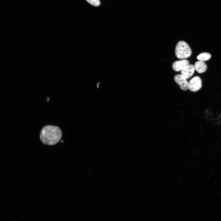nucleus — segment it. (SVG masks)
I'll use <instances>...</instances> for the list:
<instances>
[{
    "label": "nucleus",
    "mask_w": 221,
    "mask_h": 221,
    "mask_svg": "<svg viewBox=\"0 0 221 221\" xmlns=\"http://www.w3.org/2000/svg\"><path fill=\"white\" fill-rule=\"evenodd\" d=\"M188 89L191 91L196 92L202 87V83L201 78L198 76L192 78L188 82Z\"/></svg>",
    "instance_id": "7ed1b4c3"
},
{
    "label": "nucleus",
    "mask_w": 221,
    "mask_h": 221,
    "mask_svg": "<svg viewBox=\"0 0 221 221\" xmlns=\"http://www.w3.org/2000/svg\"><path fill=\"white\" fill-rule=\"evenodd\" d=\"M62 131L57 126L47 125L41 130L40 137L41 141L44 144L53 145L58 142L61 139Z\"/></svg>",
    "instance_id": "f257e3e1"
},
{
    "label": "nucleus",
    "mask_w": 221,
    "mask_h": 221,
    "mask_svg": "<svg viewBox=\"0 0 221 221\" xmlns=\"http://www.w3.org/2000/svg\"><path fill=\"white\" fill-rule=\"evenodd\" d=\"M174 79L181 90L186 91L188 89V82L187 79L181 74L176 75Z\"/></svg>",
    "instance_id": "20e7f679"
},
{
    "label": "nucleus",
    "mask_w": 221,
    "mask_h": 221,
    "mask_svg": "<svg viewBox=\"0 0 221 221\" xmlns=\"http://www.w3.org/2000/svg\"><path fill=\"white\" fill-rule=\"evenodd\" d=\"M189 64L188 61L184 59L175 61L173 63L172 66L174 70L176 72H179Z\"/></svg>",
    "instance_id": "423d86ee"
},
{
    "label": "nucleus",
    "mask_w": 221,
    "mask_h": 221,
    "mask_svg": "<svg viewBox=\"0 0 221 221\" xmlns=\"http://www.w3.org/2000/svg\"><path fill=\"white\" fill-rule=\"evenodd\" d=\"M211 57V55L210 53L207 52H203L198 56L197 58L199 61L204 62L209 60Z\"/></svg>",
    "instance_id": "6e6552de"
},
{
    "label": "nucleus",
    "mask_w": 221,
    "mask_h": 221,
    "mask_svg": "<svg viewBox=\"0 0 221 221\" xmlns=\"http://www.w3.org/2000/svg\"><path fill=\"white\" fill-rule=\"evenodd\" d=\"M88 2L95 6H98L100 4L99 0H86Z\"/></svg>",
    "instance_id": "1a4fd4ad"
},
{
    "label": "nucleus",
    "mask_w": 221,
    "mask_h": 221,
    "mask_svg": "<svg viewBox=\"0 0 221 221\" xmlns=\"http://www.w3.org/2000/svg\"><path fill=\"white\" fill-rule=\"evenodd\" d=\"M195 70L193 65L189 64L181 71V74L186 79H188L192 76Z\"/></svg>",
    "instance_id": "39448f33"
},
{
    "label": "nucleus",
    "mask_w": 221,
    "mask_h": 221,
    "mask_svg": "<svg viewBox=\"0 0 221 221\" xmlns=\"http://www.w3.org/2000/svg\"><path fill=\"white\" fill-rule=\"evenodd\" d=\"M195 69L199 73L204 72L207 70V65L203 61H198L196 62L194 66Z\"/></svg>",
    "instance_id": "0eeeda50"
},
{
    "label": "nucleus",
    "mask_w": 221,
    "mask_h": 221,
    "mask_svg": "<svg viewBox=\"0 0 221 221\" xmlns=\"http://www.w3.org/2000/svg\"><path fill=\"white\" fill-rule=\"evenodd\" d=\"M175 53L177 58L180 59H185L191 56L192 50L186 42L184 41H180L178 42L176 45Z\"/></svg>",
    "instance_id": "f03ea898"
}]
</instances>
